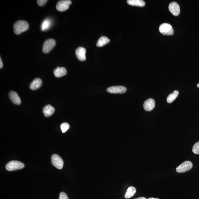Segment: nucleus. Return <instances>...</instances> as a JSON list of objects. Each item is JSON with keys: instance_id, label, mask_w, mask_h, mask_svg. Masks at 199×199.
Returning <instances> with one entry per match:
<instances>
[{"instance_id": "6", "label": "nucleus", "mask_w": 199, "mask_h": 199, "mask_svg": "<svg viewBox=\"0 0 199 199\" xmlns=\"http://www.w3.org/2000/svg\"><path fill=\"white\" fill-rule=\"evenodd\" d=\"M51 162L53 166L58 169H61L63 167V161L58 154H54L52 156Z\"/></svg>"}, {"instance_id": "7", "label": "nucleus", "mask_w": 199, "mask_h": 199, "mask_svg": "<svg viewBox=\"0 0 199 199\" xmlns=\"http://www.w3.org/2000/svg\"><path fill=\"white\" fill-rule=\"evenodd\" d=\"M72 4V1L70 0H62L59 1L56 5V9L60 12L68 10L69 6Z\"/></svg>"}, {"instance_id": "21", "label": "nucleus", "mask_w": 199, "mask_h": 199, "mask_svg": "<svg viewBox=\"0 0 199 199\" xmlns=\"http://www.w3.org/2000/svg\"><path fill=\"white\" fill-rule=\"evenodd\" d=\"M70 125L67 122H64L61 124V129L62 133H65L67 130L69 129Z\"/></svg>"}, {"instance_id": "3", "label": "nucleus", "mask_w": 199, "mask_h": 199, "mask_svg": "<svg viewBox=\"0 0 199 199\" xmlns=\"http://www.w3.org/2000/svg\"><path fill=\"white\" fill-rule=\"evenodd\" d=\"M24 166V165L21 162L13 160L7 163L6 165L5 168L7 170L12 171L23 169Z\"/></svg>"}, {"instance_id": "5", "label": "nucleus", "mask_w": 199, "mask_h": 199, "mask_svg": "<svg viewBox=\"0 0 199 199\" xmlns=\"http://www.w3.org/2000/svg\"><path fill=\"white\" fill-rule=\"evenodd\" d=\"M56 44V41L54 39H49L46 40L43 45V52L45 53H49L55 47Z\"/></svg>"}, {"instance_id": "25", "label": "nucleus", "mask_w": 199, "mask_h": 199, "mask_svg": "<svg viewBox=\"0 0 199 199\" xmlns=\"http://www.w3.org/2000/svg\"><path fill=\"white\" fill-rule=\"evenodd\" d=\"M3 67V63L2 62V61H1V58L0 59V68H2Z\"/></svg>"}, {"instance_id": "10", "label": "nucleus", "mask_w": 199, "mask_h": 199, "mask_svg": "<svg viewBox=\"0 0 199 199\" xmlns=\"http://www.w3.org/2000/svg\"><path fill=\"white\" fill-rule=\"evenodd\" d=\"M86 53V50L85 48L82 47H79L76 50V56L79 60L84 61L86 59L85 56Z\"/></svg>"}, {"instance_id": "28", "label": "nucleus", "mask_w": 199, "mask_h": 199, "mask_svg": "<svg viewBox=\"0 0 199 199\" xmlns=\"http://www.w3.org/2000/svg\"><path fill=\"white\" fill-rule=\"evenodd\" d=\"M197 86L198 87V88H199V83L198 84H197Z\"/></svg>"}, {"instance_id": "8", "label": "nucleus", "mask_w": 199, "mask_h": 199, "mask_svg": "<svg viewBox=\"0 0 199 199\" xmlns=\"http://www.w3.org/2000/svg\"><path fill=\"white\" fill-rule=\"evenodd\" d=\"M127 90L126 87L119 86H113L109 87V88L107 89V90L108 92L111 93L122 94V93L126 92Z\"/></svg>"}, {"instance_id": "9", "label": "nucleus", "mask_w": 199, "mask_h": 199, "mask_svg": "<svg viewBox=\"0 0 199 199\" xmlns=\"http://www.w3.org/2000/svg\"><path fill=\"white\" fill-rule=\"evenodd\" d=\"M169 9L170 12L174 16H178L180 12V7L179 4L175 1L170 3Z\"/></svg>"}, {"instance_id": "18", "label": "nucleus", "mask_w": 199, "mask_h": 199, "mask_svg": "<svg viewBox=\"0 0 199 199\" xmlns=\"http://www.w3.org/2000/svg\"><path fill=\"white\" fill-rule=\"evenodd\" d=\"M110 42V40L105 36L101 37L98 40L96 46L98 47H102L106 45Z\"/></svg>"}, {"instance_id": "22", "label": "nucleus", "mask_w": 199, "mask_h": 199, "mask_svg": "<svg viewBox=\"0 0 199 199\" xmlns=\"http://www.w3.org/2000/svg\"><path fill=\"white\" fill-rule=\"evenodd\" d=\"M192 151L194 154H199V142H196L194 145Z\"/></svg>"}, {"instance_id": "15", "label": "nucleus", "mask_w": 199, "mask_h": 199, "mask_svg": "<svg viewBox=\"0 0 199 199\" xmlns=\"http://www.w3.org/2000/svg\"><path fill=\"white\" fill-rule=\"evenodd\" d=\"M66 69L64 67H57L53 71V73L55 76L57 78L62 77L67 74Z\"/></svg>"}, {"instance_id": "26", "label": "nucleus", "mask_w": 199, "mask_h": 199, "mask_svg": "<svg viewBox=\"0 0 199 199\" xmlns=\"http://www.w3.org/2000/svg\"><path fill=\"white\" fill-rule=\"evenodd\" d=\"M135 199H146V198L144 197H139L138 198H135Z\"/></svg>"}, {"instance_id": "17", "label": "nucleus", "mask_w": 199, "mask_h": 199, "mask_svg": "<svg viewBox=\"0 0 199 199\" xmlns=\"http://www.w3.org/2000/svg\"><path fill=\"white\" fill-rule=\"evenodd\" d=\"M52 24L51 20L49 19L44 20L41 24V29L42 31L48 30Z\"/></svg>"}, {"instance_id": "19", "label": "nucleus", "mask_w": 199, "mask_h": 199, "mask_svg": "<svg viewBox=\"0 0 199 199\" xmlns=\"http://www.w3.org/2000/svg\"><path fill=\"white\" fill-rule=\"evenodd\" d=\"M136 192V188L134 187H130L127 190L125 197L127 199L131 198L135 194Z\"/></svg>"}, {"instance_id": "20", "label": "nucleus", "mask_w": 199, "mask_h": 199, "mask_svg": "<svg viewBox=\"0 0 199 199\" xmlns=\"http://www.w3.org/2000/svg\"><path fill=\"white\" fill-rule=\"evenodd\" d=\"M179 94V91L177 90H175L168 96L167 98V101L169 103H172L177 98Z\"/></svg>"}, {"instance_id": "12", "label": "nucleus", "mask_w": 199, "mask_h": 199, "mask_svg": "<svg viewBox=\"0 0 199 199\" xmlns=\"http://www.w3.org/2000/svg\"><path fill=\"white\" fill-rule=\"evenodd\" d=\"M10 100L15 105H19L21 103V100L17 93L14 91H10L9 94Z\"/></svg>"}, {"instance_id": "16", "label": "nucleus", "mask_w": 199, "mask_h": 199, "mask_svg": "<svg viewBox=\"0 0 199 199\" xmlns=\"http://www.w3.org/2000/svg\"><path fill=\"white\" fill-rule=\"evenodd\" d=\"M127 3L129 5L136 7H143L145 5V1L142 0H128Z\"/></svg>"}, {"instance_id": "24", "label": "nucleus", "mask_w": 199, "mask_h": 199, "mask_svg": "<svg viewBox=\"0 0 199 199\" xmlns=\"http://www.w3.org/2000/svg\"><path fill=\"white\" fill-rule=\"evenodd\" d=\"M48 1L47 0H38L37 3L38 5L40 6H42L44 5Z\"/></svg>"}, {"instance_id": "4", "label": "nucleus", "mask_w": 199, "mask_h": 199, "mask_svg": "<svg viewBox=\"0 0 199 199\" xmlns=\"http://www.w3.org/2000/svg\"><path fill=\"white\" fill-rule=\"evenodd\" d=\"M193 165L192 162L187 161L183 162L176 169V171L178 173H184L192 169Z\"/></svg>"}, {"instance_id": "1", "label": "nucleus", "mask_w": 199, "mask_h": 199, "mask_svg": "<svg viewBox=\"0 0 199 199\" xmlns=\"http://www.w3.org/2000/svg\"><path fill=\"white\" fill-rule=\"evenodd\" d=\"M28 23L25 20H18L13 25V30L15 34H19L28 29Z\"/></svg>"}, {"instance_id": "27", "label": "nucleus", "mask_w": 199, "mask_h": 199, "mask_svg": "<svg viewBox=\"0 0 199 199\" xmlns=\"http://www.w3.org/2000/svg\"><path fill=\"white\" fill-rule=\"evenodd\" d=\"M148 199H159L158 198H150Z\"/></svg>"}, {"instance_id": "2", "label": "nucleus", "mask_w": 199, "mask_h": 199, "mask_svg": "<svg viewBox=\"0 0 199 199\" xmlns=\"http://www.w3.org/2000/svg\"><path fill=\"white\" fill-rule=\"evenodd\" d=\"M159 30L161 33L165 36H171L174 33L172 26L166 23L161 24L159 27Z\"/></svg>"}, {"instance_id": "23", "label": "nucleus", "mask_w": 199, "mask_h": 199, "mask_svg": "<svg viewBox=\"0 0 199 199\" xmlns=\"http://www.w3.org/2000/svg\"><path fill=\"white\" fill-rule=\"evenodd\" d=\"M59 199H69V198L65 193L61 192L60 194Z\"/></svg>"}, {"instance_id": "11", "label": "nucleus", "mask_w": 199, "mask_h": 199, "mask_svg": "<svg viewBox=\"0 0 199 199\" xmlns=\"http://www.w3.org/2000/svg\"><path fill=\"white\" fill-rule=\"evenodd\" d=\"M155 106V101L152 99H148L145 101L143 104L144 109L146 111H151L154 109Z\"/></svg>"}, {"instance_id": "13", "label": "nucleus", "mask_w": 199, "mask_h": 199, "mask_svg": "<svg viewBox=\"0 0 199 199\" xmlns=\"http://www.w3.org/2000/svg\"><path fill=\"white\" fill-rule=\"evenodd\" d=\"M54 108L49 105H46L42 110V112L46 117H49L51 116L54 113Z\"/></svg>"}, {"instance_id": "14", "label": "nucleus", "mask_w": 199, "mask_h": 199, "mask_svg": "<svg viewBox=\"0 0 199 199\" xmlns=\"http://www.w3.org/2000/svg\"><path fill=\"white\" fill-rule=\"evenodd\" d=\"M42 84V81L40 79L37 78L32 81L30 86L31 89L33 90L38 89L40 88Z\"/></svg>"}]
</instances>
